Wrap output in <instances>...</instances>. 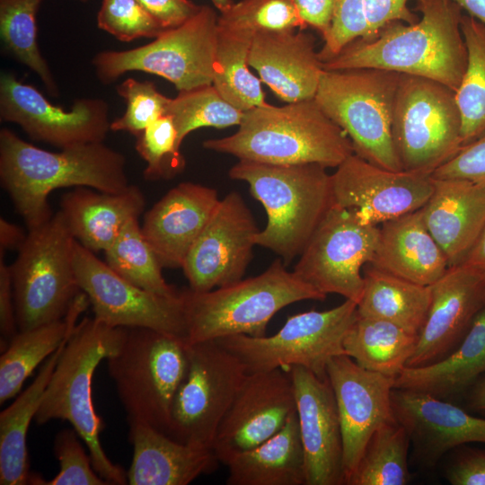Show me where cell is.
Wrapping results in <instances>:
<instances>
[{
	"label": "cell",
	"mask_w": 485,
	"mask_h": 485,
	"mask_svg": "<svg viewBox=\"0 0 485 485\" xmlns=\"http://www.w3.org/2000/svg\"><path fill=\"white\" fill-rule=\"evenodd\" d=\"M124 155L103 144L88 143L49 152L8 128L0 130V179L29 230L52 216L48 199L59 188L89 187L119 193L130 184Z\"/></svg>",
	"instance_id": "6da1fadb"
},
{
	"label": "cell",
	"mask_w": 485,
	"mask_h": 485,
	"mask_svg": "<svg viewBox=\"0 0 485 485\" xmlns=\"http://www.w3.org/2000/svg\"><path fill=\"white\" fill-rule=\"evenodd\" d=\"M421 17L394 22L372 40L357 39L322 63L324 70L374 67L437 81L454 92L467 64L462 8L451 0H418Z\"/></svg>",
	"instance_id": "7a4b0ae2"
},
{
	"label": "cell",
	"mask_w": 485,
	"mask_h": 485,
	"mask_svg": "<svg viewBox=\"0 0 485 485\" xmlns=\"http://www.w3.org/2000/svg\"><path fill=\"white\" fill-rule=\"evenodd\" d=\"M204 148L239 160L272 164L318 163L337 168L354 154L346 133L313 99L266 103L243 112L237 131L207 139Z\"/></svg>",
	"instance_id": "3957f363"
},
{
	"label": "cell",
	"mask_w": 485,
	"mask_h": 485,
	"mask_svg": "<svg viewBox=\"0 0 485 485\" xmlns=\"http://www.w3.org/2000/svg\"><path fill=\"white\" fill-rule=\"evenodd\" d=\"M126 334L127 328L112 327L94 317H85L76 323L34 419L39 425L53 419L67 420L87 446L93 468L109 485L127 484L128 476L101 446L100 434L105 423L95 410L92 383L101 361L119 349Z\"/></svg>",
	"instance_id": "277c9868"
},
{
	"label": "cell",
	"mask_w": 485,
	"mask_h": 485,
	"mask_svg": "<svg viewBox=\"0 0 485 485\" xmlns=\"http://www.w3.org/2000/svg\"><path fill=\"white\" fill-rule=\"evenodd\" d=\"M318 163L272 164L239 160L229 170L233 180L248 183L267 213V225L255 237L287 266L300 255L327 211L333 206L331 174Z\"/></svg>",
	"instance_id": "5b68a950"
},
{
	"label": "cell",
	"mask_w": 485,
	"mask_h": 485,
	"mask_svg": "<svg viewBox=\"0 0 485 485\" xmlns=\"http://www.w3.org/2000/svg\"><path fill=\"white\" fill-rule=\"evenodd\" d=\"M189 343L232 335L265 336L271 318L304 300L323 301L326 295L288 271L278 258L261 274L206 292H181Z\"/></svg>",
	"instance_id": "8992f818"
},
{
	"label": "cell",
	"mask_w": 485,
	"mask_h": 485,
	"mask_svg": "<svg viewBox=\"0 0 485 485\" xmlns=\"http://www.w3.org/2000/svg\"><path fill=\"white\" fill-rule=\"evenodd\" d=\"M185 337L146 328H127L108 370L128 422L147 424L168 435L175 394L188 369Z\"/></svg>",
	"instance_id": "52a82bcc"
},
{
	"label": "cell",
	"mask_w": 485,
	"mask_h": 485,
	"mask_svg": "<svg viewBox=\"0 0 485 485\" xmlns=\"http://www.w3.org/2000/svg\"><path fill=\"white\" fill-rule=\"evenodd\" d=\"M401 74L360 67L322 71L314 100L349 138L354 154L379 167L401 171L392 136Z\"/></svg>",
	"instance_id": "ba28073f"
},
{
	"label": "cell",
	"mask_w": 485,
	"mask_h": 485,
	"mask_svg": "<svg viewBox=\"0 0 485 485\" xmlns=\"http://www.w3.org/2000/svg\"><path fill=\"white\" fill-rule=\"evenodd\" d=\"M73 236L61 211L29 230L10 265L19 331L66 317L81 292L75 266Z\"/></svg>",
	"instance_id": "9c48e42d"
},
{
	"label": "cell",
	"mask_w": 485,
	"mask_h": 485,
	"mask_svg": "<svg viewBox=\"0 0 485 485\" xmlns=\"http://www.w3.org/2000/svg\"><path fill=\"white\" fill-rule=\"evenodd\" d=\"M392 136L402 170L431 174L463 147L455 92L432 79L401 74Z\"/></svg>",
	"instance_id": "30bf717a"
},
{
	"label": "cell",
	"mask_w": 485,
	"mask_h": 485,
	"mask_svg": "<svg viewBox=\"0 0 485 485\" xmlns=\"http://www.w3.org/2000/svg\"><path fill=\"white\" fill-rule=\"evenodd\" d=\"M218 15L208 5L153 41L128 50H104L92 60L97 78L108 84L129 71L163 77L178 92L211 84L217 45Z\"/></svg>",
	"instance_id": "8fae6325"
},
{
	"label": "cell",
	"mask_w": 485,
	"mask_h": 485,
	"mask_svg": "<svg viewBox=\"0 0 485 485\" xmlns=\"http://www.w3.org/2000/svg\"><path fill=\"white\" fill-rule=\"evenodd\" d=\"M357 316V304L346 299L330 310L291 315L271 336L239 334L216 340L235 355L248 373L299 366L326 378L329 361L345 354L343 340Z\"/></svg>",
	"instance_id": "7c38bea8"
},
{
	"label": "cell",
	"mask_w": 485,
	"mask_h": 485,
	"mask_svg": "<svg viewBox=\"0 0 485 485\" xmlns=\"http://www.w3.org/2000/svg\"><path fill=\"white\" fill-rule=\"evenodd\" d=\"M188 369L175 394L168 436L212 449L218 427L248 372L216 340L188 342Z\"/></svg>",
	"instance_id": "4fadbf2b"
},
{
	"label": "cell",
	"mask_w": 485,
	"mask_h": 485,
	"mask_svg": "<svg viewBox=\"0 0 485 485\" xmlns=\"http://www.w3.org/2000/svg\"><path fill=\"white\" fill-rule=\"evenodd\" d=\"M379 225L364 223L352 209L332 206L300 254L293 272L319 292L358 304L364 289L362 267L370 263Z\"/></svg>",
	"instance_id": "5bb4252c"
},
{
	"label": "cell",
	"mask_w": 485,
	"mask_h": 485,
	"mask_svg": "<svg viewBox=\"0 0 485 485\" xmlns=\"http://www.w3.org/2000/svg\"><path fill=\"white\" fill-rule=\"evenodd\" d=\"M74 266L78 286L98 321L112 327L146 328L186 338L181 292L166 296L141 288L118 275L76 240Z\"/></svg>",
	"instance_id": "9a60e30c"
},
{
	"label": "cell",
	"mask_w": 485,
	"mask_h": 485,
	"mask_svg": "<svg viewBox=\"0 0 485 485\" xmlns=\"http://www.w3.org/2000/svg\"><path fill=\"white\" fill-rule=\"evenodd\" d=\"M105 101L81 98L70 110L52 104L37 88L13 73L0 77V119L18 124L33 140L61 149L103 142L110 123Z\"/></svg>",
	"instance_id": "2e32d148"
},
{
	"label": "cell",
	"mask_w": 485,
	"mask_h": 485,
	"mask_svg": "<svg viewBox=\"0 0 485 485\" xmlns=\"http://www.w3.org/2000/svg\"><path fill=\"white\" fill-rule=\"evenodd\" d=\"M331 183L333 206L375 225L420 209L434 190L429 173L387 170L356 154L331 174Z\"/></svg>",
	"instance_id": "e0dca14e"
},
{
	"label": "cell",
	"mask_w": 485,
	"mask_h": 485,
	"mask_svg": "<svg viewBox=\"0 0 485 485\" xmlns=\"http://www.w3.org/2000/svg\"><path fill=\"white\" fill-rule=\"evenodd\" d=\"M259 232L238 192L231 191L220 199L182 264L190 288L206 292L241 280Z\"/></svg>",
	"instance_id": "ac0fdd59"
},
{
	"label": "cell",
	"mask_w": 485,
	"mask_h": 485,
	"mask_svg": "<svg viewBox=\"0 0 485 485\" xmlns=\"http://www.w3.org/2000/svg\"><path fill=\"white\" fill-rule=\"evenodd\" d=\"M296 410L288 369L248 373L224 416L212 450L220 463L277 434Z\"/></svg>",
	"instance_id": "d6986e66"
},
{
	"label": "cell",
	"mask_w": 485,
	"mask_h": 485,
	"mask_svg": "<svg viewBox=\"0 0 485 485\" xmlns=\"http://www.w3.org/2000/svg\"><path fill=\"white\" fill-rule=\"evenodd\" d=\"M326 373L340 422L347 484L371 436L384 424L396 420L391 397L394 379L361 367L345 354L333 357Z\"/></svg>",
	"instance_id": "ffe728a7"
},
{
	"label": "cell",
	"mask_w": 485,
	"mask_h": 485,
	"mask_svg": "<svg viewBox=\"0 0 485 485\" xmlns=\"http://www.w3.org/2000/svg\"><path fill=\"white\" fill-rule=\"evenodd\" d=\"M304 449L305 485L345 484L340 422L331 383L312 371L288 368Z\"/></svg>",
	"instance_id": "44dd1931"
},
{
	"label": "cell",
	"mask_w": 485,
	"mask_h": 485,
	"mask_svg": "<svg viewBox=\"0 0 485 485\" xmlns=\"http://www.w3.org/2000/svg\"><path fill=\"white\" fill-rule=\"evenodd\" d=\"M430 289L428 317L408 367L427 366L454 350L485 307V275L463 265L449 267Z\"/></svg>",
	"instance_id": "7402d4cb"
},
{
	"label": "cell",
	"mask_w": 485,
	"mask_h": 485,
	"mask_svg": "<svg viewBox=\"0 0 485 485\" xmlns=\"http://www.w3.org/2000/svg\"><path fill=\"white\" fill-rule=\"evenodd\" d=\"M391 397L394 417L406 428L414 455L423 467L433 468L460 445L485 443V418L411 390L393 388Z\"/></svg>",
	"instance_id": "603a6c76"
},
{
	"label": "cell",
	"mask_w": 485,
	"mask_h": 485,
	"mask_svg": "<svg viewBox=\"0 0 485 485\" xmlns=\"http://www.w3.org/2000/svg\"><path fill=\"white\" fill-rule=\"evenodd\" d=\"M248 64L285 102L313 99L323 71L314 36L295 29L255 32Z\"/></svg>",
	"instance_id": "cb8c5ba5"
},
{
	"label": "cell",
	"mask_w": 485,
	"mask_h": 485,
	"mask_svg": "<svg viewBox=\"0 0 485 485\" xmlns=\"http://www.w3.org/2000/svg\"><path fill=\"white\" fill-rule=\"evenodd\" d=\"M219 201L215 189L181 182L146 214L141 229L163 267H182Z\"/></svg>",
	"instance_id": "d4e9b609"
},
{
	"label": "cell",
	"mask_w": 485,
	"mask_h": 485,
	"mask_svg": "<svg viewBox=\"0 0 485 485\" xmlns=\"http://www.w3.org/2000/svg\"><path fill=\"white\" fill-rule=\"evenodd\" d=\"M434 179L420 208L425 225L449 267L460 265L485 225V187L463 179Z\"/></svg>",
	"instance_id": "484cf974"
},
{
	"label": "cell",
	"mask_w": 485,
	"mask_h": 485,
	"mask_svg": "<svg viewBox=\"0 0 485 485\" xmlns=\"http://www.w3.org/2000/svg\"><path fill=\"white\" fill-rule=\"evenodd\" d=\"M128 426L133 457L128 484L187 485L217 467L212 449L182 444L142 422Z\"/></svg>",
	"instance_id": "4316f807"
},
{
	"label": "cell",
	"mask_w": 485,
	"mask_h": 485,
	"mask_svg": "<svg viewBox=\"0 0 485 485\" xmlns=\"http://www.w3.org/2000/svg\"><path fill=\"white\" fill-rule=\"evenodd\" d=\"M370 264L423 286L433 285L449 268L445 255L424 224L420 209L381 224Z\"/></svg>",
	"instance_id": "83f0119b"
},
{
	"label": "cell",
	"mask_w": 485,
	"mask_h": 485,
	"mask_svg": "<svg viewBox=\"0 0 485 485\" xmlns=\"http://www.w3.org/2000/svg\"><path fill=\"white\" fill-rule=\"evenodd\" d=\"M144 207L143 193L130 185L119 193L78 188L62 196L60 211L79 243L93 252H104Z\"/></svg>",
	"instance_id": "f1b7e54d"
},
{
	"label": "cell",
	"mask_w": 485,
	"mask_h": 485,
	"mask_svg": "<svg viewBox=\"0 0 485 485\" xmlns=\"http://www.w3.org/2000/svg\"><path fill=\"white\" fill-rule=\"evenodd\" d=\"M485 374V307L478 313L457 348L444 358L419 367L406 366L393 388L451 401L465 395Z\"/></svg>",
	"instance_id": "f546056e"
},
{
	"label": "cell",
	"mask_w": 485,
	"mask_h": 485,
	"mask_svg": "<svg viewBox=\"0 0 485 485\" xmlns=\"http://www.w3.org/2000/svg\"><path fill=\"white\" fill-rule=\"evenodd\" d=\"M227 485H305L304 449L296 410L273 436L223 461Z\"/></svg>",
	"instance_id": "4dcf8cb0"
},
{
	"label": "cell",
	"mask_w": 485,
	"mask_h": 485,
	"mask_svg": "<svg viewBox=\"0 0 485 485\" xmlns=\"http://www.w3.org/2000/svg\"><path fill=\"white\" fill-rule=\"evenodd\" d=\"M73 329L45 361L33 382L0 413L1 485L30 484L31 472L27 449L28 429L35 419L58 357Z\"/></svg>",
	"instance_id": "1f68e13d"
},
{
	"label": "cell",
	"mask_w": 485,
	"mask_h": 485,
	"mask_svg": "<svg viewBox=\"0 0 485 485\" xmlns=\"http://www.w3.org/2000/svg\"><path fill=\"white\" fill-rule=\"evenodd\" d=\"M90 304L80 292L65 318L27 331H19L0 357V403L18 394L24 382L61 345Z\"/></svg>",
	"instance_id": "d6a6232c"
},
{
	"label": "cell",
	"mask_w": 485,
	"mask_h": 485,
	"mask_svg": "<svg viewBox=\"0 0 485 485\" xmlns=\"http://www.w3.org/2000/svg\"><path fill=\"white\" fill-rule=\"evenodd\" d=\"M357 314L392 322L419 335L431 303L430 286L419 285L379 269L366 267Z\"/></svg>",
	"instance_id": "836d02e7"
},
{
	"label": "cell",
	"mask_w": 485,
	"mask_h": 485,
	"mask_svg": "<svg viewBox=\"0 0 485 485\" xmlns=\"http://www.w3.org/2000/svg\"><path fill=\"white\" fill-rule=\"evenodd\" d=\"M418 337L392 322L357 314L343 349L361 367L395 379L407 366Z\"/></svg>",
	"instance_id": "e575fe53"
},
{
	"label": "cell",
	"mask_w": 485,
	"mask_h": 485,
	"mask_svg": "<svg viewBox=\"0 0 485 485\" xmlns=\"http://www.w3.org/2000/svg\"><path fill=\"white\" fill-rule=\"evenodd\" d=\"M254 34L218 26L212 84L226 101L242 112L267 103L260 79L249 69Z\"/></svg>",
	"instance_id": "d590c367"
},
{
	"label": "cell",
	"mask_w": 485,
	"mask_h": 485,
	"mask_svg": "<svg viewBox=\"0 0 485 485\" xmlns=\"http://www.w3.org/2000/svg\"><path fill=\"white\" fill-rule=\"evenodd\" d=\"M461 30L467 49V64L455 99L462 118L463 146L485 131V24L467 14Z\"/></svg>",
	"instance_id": "8d00e7d4"
},
{
	"label": "cell",
	"mask_w": 485,
	"mask_h": 485,
	"mask_svg": "<svg viewBox=\"0 0 485 485\" xmlns=\"http://www.w3.org/2000/svg\"><path fill=\"white\" fill-rule=\"evenodd\" d=\"M410 439L397 420L377 428L347 485H405L410 482Z\"/></svg>",
	"instance_id": "74e56055"
},
{
	"label": "cell",
	"mask_w": 485,
	"mask_h": 485,
	"mask_svg": "<svg viewBox=\"0 0 485 485\" xmlns=\"http://www.w3.org/2000/svg\"><path fill=\"white\" fill-rule=\"evenodd\" d=\"M104 253L107 265L130 283L162 295L179 294L165 281L163 266L145 238L138 218L130 220L124 226Z\"/></svg>",
	"instance_id": "f35d334b"
},
{
	"label": "cell",
	"mask_w": 485,
	"mask_h": 485,
	"mask_svg": "<svg viewBox=\"0 0 485 485\" xmlns=\"http://www.w3.org/2000/svg\"><path fill=\"white\" fill-rule=\"evenodd\" d=\"M42 0H0V35L5 49L37 74L48 92L58 89L37 43L36 14Z\"/></svg>",
	"instance_id": "ab89813d"
},
{
	"label": "cell",
	"mask_w": 485,
	"mask_h": 485,
	"mask_svg": "<svg viewBox=\"0 0 485 485\" xmlns=\"http://www.w3.org/2000/svg\"><path fill=\"white\" fill-rule=\"evenodd\" d=\"M242 114L212 84L179 92L175 98L170 99L166 110L176 128L180 145L190 132L200 128L239 126Z\"/></svg>",
	"instance_id": "60d3db41"
},
{
	"label": "cell",
	"mask_w": 485,
	"mask_h": 485,
	"mask_svg": "<svg viewBox=\"0 0 485 485\" xmlns=\"http://www.w3.org/2000/svg\"><path fill=\"white\" fill-rule=\"evenodd\" d=\"M217 25L254 33L264 30L307 28L291 0H241L220 13Z\"/></svg>",
	"instance_id": "b9f144b4"
},
{
	"label": "cell",
	"mask_w": 485,
	"mask_h": 485,
	"mask_svg": "<svg viewBox=\"0 0 485 485\" xmlns=\"http://www.w3.org/2000/svg\"><path fill=\"white\" fill-rule=\"evenodd\" d=\"M172 119L164 115L148 126L137 137L136 150L146 163V180L171 179L181 172L185 159Z\"/></svg>",
	"instance_id": "7bdbcfd3"
},
{
	"label": "cell",
	"mask_w": 485,
	"mask_h": 485,
	"mask_svg": "<svg viewBox=\"0 0 485 485\" xmlns=\"http://www.w3.org/2000/svg\"><path fill=\"white\" fill-rule=\"evenodd\" d=\"M117 93L125 100L124 114L110 122L112 131H125L136 137L148 126L166 115L171 98L161 93L152 81L129 77L116 86Z\"/></svg>",
	"instance_id": "ee69618b"
},
{
	"label": "cell",
	"mask_w": 485,
	"mask_h": 485,
	"mask_svg": "<svg viewBox=\"0 0 485 485\" xmlns=\"http://www.w3.org/2000/svg\"><path fill=\"white\" fill-rule=\"evenodd\" d=\"M96 21L99 29L123 42L155 39L165 31L137 0H102Z\"/></svg>",
	"instance_id": "f6af8a7d"
},
{
	"label": "cell",
	"mask_w": 485,
	"mask_h": 485,
	"mask_svg": "<svg viewBox=\"0 0 485 485\" xmlns=\"http://www.w3.org/2000/svg\"><path fill=\"white\" fill-rule=\"evenodd\" d=\"M81 440L74 428L61 429L56 435L53 450L59 472L50 481H43L42 485H109L93 468Z\"/></svg>",
	"instance_id": "bcb514c9"
},
{
	"label": "cell",
	"mask_w": 485,
	"mask_h": 485,
	"mask_svg": "<svg viewBox=\"0 0 485 485\" xmlns=\"http://www.w3.org/2000/svg\"><path fill=\"white\" fill-rule=\"evenodd\" d=\"M368 24L363 0H337L332 25L318 52L322 63L337 56L348 44L367 37Z\"/></svg>",
	"instance_id": "7dc6e473"
},
{
	"label": "cell",
	"mask_w": 485,
	"mask_h": 485,
	"mask_svg": "<svg viewBox=\"0 0 485 485\" xmlns=\"http://www.w3.org/2000/svg\"><path fill=\"white\" fill-rule=\"evenodd\" d=\"M435 179H463L485 187V131L435 170Z\"/></svg>",
	"instance_id": "c3c4849f"
},
{
	"label": "cell",
	"mask_w": 485,
	"mask_h": 485,
	"mask_svg": "<svg viewBox=\"0 0 485 485\" xmlns=\"http://www.w3.org/2000/svg\"><path fill=\"white\" fill-rule=\"evenodd\" d=\"M450 452L444 470L450 484L485 485V450L463 445Z\"/></svg>",
	"instance_id": "681fc988"
},
{
	"label": "cell",
	"mask_w": 485,
	"mask_h": 485,
	"mask_svg": "<svg viewBox=\"0 0 485 485\" xmlns=\"http://www.w3.org/2000/svg\"><path fill=\"white\" fill-rule=\"evenodd\" d=\"M409 1L363 0L368 24L367 37L363 40H374L385 26L394 22L415 23L419 18L408 7Z\"/></svg>",
	"instance_id": "f907efd6"
},
{
	"label": "cell",
	"mask_w": 485,
	"mask_h": 485,
	"mask_svg": "<svg viewBox=\"0 0 485 485\" xmlns=\"http://www.w3.org/2000/svg\"><path fill=\"white\" fill-rule=\"evenodd\" d=\"M0 252V331L4 350L19 331L16 321L11 268ZM3 350V351H4Z\"/></svg>",
	"instance_id": "816d5d0a"
},
{
	"label": "cell",
	"mask_w": 485,
	"mask_h": 485,
	"mask_svg": "<svg viewBox=\"0 0 485 485\" xmlns=\"http://www.w3.org/2000/svg\"><path fill=\"white\" fill-rule=\"evenodd\" d=\"M165 29L176 28L198 13L190 0H137Z\"/></svg>",
	"instance_id": "f5cc1de1"
},
{
	"label": "cell",
	"mask_w": 485,
	"mask_h": 485,
	"mask_svg": "<svg viewBox=\"0 0 485 485\" xmlns=\"http://www.w3.org/2000/svg\"><path fill=\"white\" fill-rule=\"evenodd\" d=\"M291 2L304 23L318 31L324 40L332 25L337 0H291Z\"/></svg>",
	"instance_id": "db71d44e"
},
{
	"label": "cell",
	"mask_w": 485,
	"mask_h": 485,
	"mask_svg": "<svg viewBox=\"0 0 485 485\" xmlns=\"http://www.w3.org/2000/svg\"><path fill=\"white\" fill-rule=\"evenodd\" d=\"M26 236L19 226L4 218H0V252L4 253L8 250H19Z\"/></svg>",
	"instance_id": "11a10c76"
},
{
	"label": "cell",
	"mask_w": 485,
	"mask_h": 485,
	"mask_svg": "<svg viewBox=\"0 0 485 485\" xmlns=\"http://www.w3.org/2000/svg\"><path fill=\"white\" fill-rule=\"evenodd\" d=\"M460 265L485 275V225Z\"/></svg>",
	"instance_id": "9f6ffc18"
},
{
	"label": "cell",
	"mask_w": 485,
	"mask_h": 485,
	"mask_svg": "<svg viewBox=\"0 0 485 485\" xmlns=\"http://www.w3.org/2000/svg\"><path fill=\"white\" fill-rule=\"evenodd\" d=\"M465 395L468 408L485 415V374L475 382Z\"/></svg>",
	"instance_id": "6f0895ef"
},
{
	"label": "cell",
	"mask_w": 485,
	"mask_h": 485,
	"mask_svg": "<svg viewBox=\"0 0 485 485\" xmlns=\"http://www.w3.org/2000/svg\"><path fill=\"white\" fill-rule=\"evenodd\" d=\"M457 4L469 15L485 24V0H451Z\"/></svg>",
	"instance_id": "680465c9"
},
{
	"label": "cell",
	"mask_w": 485,
	"mask_h": 485,
	"mask_svg": "<svg viewBox=\"0 0 485 485\" xmlns=\"http://www.w3.org/2000/svg\"><path fill=\"white\" fill-rule=\"evenodd\" d=\"M211 2L220 13L228 10L234 4L232 0H211Z\"/></svg>",
	"instance_id": "91938a15"
},
{
	"label": "cell",
	"mask_w": 485,
	"mask_h": 485,
	"mask_svg": "<svg viewBox=\"0 0 485 485\" xmlns=\"http://www.w3.org/2000/svg\"><path fill=\"white\" fill-rule=\"evenodd\" d=\"M78 1L85 3V2H87L88 0H78Z\"/></svg>",
	"instance_id": "94428289"
}]
</instances>
